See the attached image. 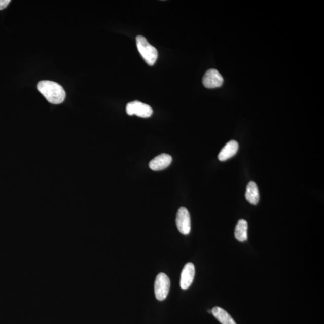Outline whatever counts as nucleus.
I'll list each match as a JSON object with an SVG mask.
<instances>
[{
  "label": "nucleus",
  "instance_id": "3",
  "mask_svg": "<svg viewBox=\"0 0 324 324\" xmlns=\"http://www.w3.org/2000/svg\"><path fill=\"white\" fill-rule=\"evenodd\" d=\"M170 279L167 275L163 273H159L156 277L155 283V293L157 299L164 300L168 295L170 289Z\"/></svg>",
  "mask_w": 324,
  "mask_h": 324
},
{
  "label": "nucleus",
  "instance_id": "5",
  "mask_svg": "<svg viewBox=\"0 0 324 324\" xmlns=\"http://www.w3.org/2000/svg\"><path fill=\"white\" fill-rule=\"evenodd\" d=\"M176 224L182 234L188 235L191 230V216L187 209L181 207L178 209L176 217Z\"/></svg>",
  "mask_w": 324,
  "mask_h": 324
},
{
  "label": "nucleus",
  "instance_id": "8",
  "mask_svg": "<svg viewBox=\"0 0 324 324\" xmlns=\"http://www.w3.org/2000/svg\"><path fill=\"white\" fill-rule=\"evenodd\" d=\"M172 157L168 154L163 153L154 158L149 163L150 168L153 171H158L165 169L171 165Z\"/></svg>",
  "mask_w": 324,
  "mask_h": 324
},
{
  "label": "nucleus",
  "instance_id": "13",
  "mask_svg": "<svg viewBox=\"0 0 324 324\" xmlns=\"http://www.w3.org/2000/svg\"><path fill=\"white\" fill-rule=\"evenodd\" d=\"M11 2L10 0H0V11L7 8Z\"/></svg>",
  "mask_w": 324,
  "mask_h": 324
},
{
  "label": "nucleus",
  "instance_id": "7",
  "mask_svg": "<svg viewBox=\"0 0 324 324\" xmlns=\"http://www.w3.org/2000/svg\"><path fill=\"white\" fill-rule=\"evenodd\" d=\"M195 274L194 265L191 263L185 265L182 270L180 286L183 290H187L194 281Z\"/></svg>",
  "mask_w": 324,
  "mask_h": 324
},
{
  "label": "nucleus",
  "instance_id": "2",
  "mask_svg": "<svg viewBox=\"0 0 324 324\" xmlns=\"http://www.w3.org/2000/svg\"><path fill=\"white\" fill-rule=\"evenodd\" d=\"M137 50L140 55L149 65H153L158 57V50L150 45L147 39L142 35L136 37Z\"/></svg>",
  "mask_w": 324,
  "mask_h": 324
},
{
  "label": "nucleus",
  "instance_id": "4",
  "mask_svg": "<svg viewBox=\"0 0 324 324\" xmlns=\"http://www.w3.org/2000/svg\"><path fill=\"white\" fill-rule=\"evenodd\" d=\"M126 113L129 116L147 118L152 115L153 110L148 104L140 102L139 101H133L127 104Z\"/></svg>",
  "mask_w": 324,
  "mask_h": 324
},
{
  "label": "nucleus",
  "instance_id": "11",
  "mask_svg": "<svg viewBox=\"0 0 324 324\" xmlns=\"http://www.w3.org/2000/svg\"><path fill=\"white\" fill-rule=\"evenodd\" d=\"M211 312L222 324H237L230 314L221 307H214Z\"/></svg>",
  "mask_w": 324,
  "mask_h": 324
},
{
  "label": "nucleus",
  "instance_id": "6",
  "mask_svg": "<svg viewBox=\"0 0 324 324\" xmlns=\"http://www.w3.org/2000/svg\"><path fill=\"white\" fill-rule=\"evenodd\" d=\"M202 83L207 88H218L223 84L224 78L217 70L211 68L205 72Z\"/></svg>",
  "mask_w": 324,
  "mask_h": 324
},
{
  "label": "nucleus",
  "instance_id": "10",
  "mask_svg": "<svg viewBox=\"0 0 324 324\" xmlns=\"http://www.w3.org/2000/svg\"><path fill=\"white\" fill-rule=\"evenodd\" d=\"M245 196L252 205H257L259 202L260 193L256 183L251 181L248 183Z\"/></svg>",
  "mask_w": 324,
  "mask_h": 324
},
{
  "label": "nucleus",
  "instance_id": "9",
  "mask_svg": "<svg viewBox=\"0 0 324 324\" xmlns=\"http://www.w3.org/2000/svg\"><path fill=\"white\" fill-rule=\"evenodd\" d=\"M239 148L238 143L235 140L228 142L219 153L218 159L222 162L225 161L236 155Z\"/></svg>",
  "mask_w": 324,
  "mask_h": 324
},
{
  "label": "nucleus",
  "instance_id": "12",
  "mask_svg": "<svg viewBox=\"0 0 324 324\" xmlns=\"http://www.w3.org/2000/svg\"><path fill=\"white\" fill-rule=\"evenodd\" d=\"M247 222L244 219H240L238 222L235 230V237L239 241L244 242L247 240Z\"/></svg>",
  "mask_w": 324,
  "mask_h": 324
},
{
  "label": "nucleus",
  "instance_id": "1",
  "mask_svg": "<svg viewBox=\"0 0 324 324\" xmlns=\"http://www.w3.org/2000/svg\"><path fill=\"white\" fill-rule=\"evenodd\" d=\"M38 90L49 102L58 104L63 103L65 92L60 84L50 81H42L37 86Z\"/></svg>",
  "mask_w": 324,
  "mask_h": 324
}]
</instances>
